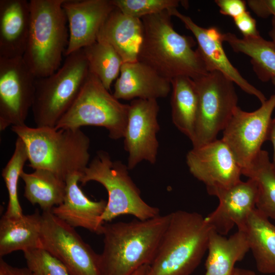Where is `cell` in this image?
Here are the masks:
<instances>
[{
    "label": "cell",
    "instance_id": "e0dca14e",
    "mask_svg": "<svg viewBox=\"0 0 275 275\" xmlns=\"http://www.w3.org/2000/svg\"><path fill=\"white\" fill-rule=\"evenodd\" d=\"M256 182L249 179L217 192L219 200L216 209L205 217L211 229L225 236L236 226L244 231L251 213L256 208L257 199Z\"/></svg>",
    "mask_w": 275,
    "mask_h": 275
},
{
    "label": "cell",
    "instance_id": "f546056e",
    "mask_svg": "<svg viewBox=\"0 0 275 275\" xmlns=\"http://www.w3.org/2000/svg\"><path fill=\"white\" fill-rule=\"evenodd\" d=\"M27 160L28 156L25 144L17 137L13 155L2 172L9 196L8 206L4 214L6 216L18 217L23 214L18 199V185L19 178Z\"/></svg>",
    "mask_w": 275,
    "mask_h": 275
},
{
    "label": "cell",
    "instance_id": "d4e9b609",
    "mask_svg": "<svg viewBox=\"0 0 275 275\" xmlns=\"http://www.w3.org/2000/svg\"><path fill=\"white\" fill-rule=\"evenodd\" d=\"M172 119L175 126L193 140L198 107V94L194 80L181 76L171 80Z\"/></svg>",
    "mask_w": 275,
    "mask_h": 275
},
{
    "label": "cell",
    "instance_id": "f1b7e54d",
    "mask_svg": "<svg viewBox=\"0 0 275 275\" xmlns=\"http://www.w3.org/2000/svg\"><path fill=\"white\" fill-rule=\"evenodd\" d=\"M82 50L89 72L97 77L107 90H110L123 64L121 58L109 44L102 40H97Z\"/></svg>",
    "mask_w": 275,
    "mask_h": 275
},
{
    "label": "cell",
    "instance_id": "836d02e7",
    "mask_svg": "<svg viewBox=\"0 0 275 275\" xmlns=\"http://www.w3.org/2000/svg\"><path fill=\"white\" fill-rule=\"evenodd\" d=\"M233 20L236 26L243 37H252L260 35L257 28L256 21L249 12L245 11L233 19Z\"/></svg>",
    "mask_w": 275,
    "mask_h": 275
},
{
    "label": "cell",
    "instance_id": "3957f363",
    "mask_svg": "<svg viewBox=\"0 0 275 275\" xmlns=\"http://www.w3.org/2000/svg\"><path fill=\"white\" fill-rule=\"evenodd\" d=\"M24 143L29 164L36 169L49 171L63 180L88 166L90 139L80 128L56 129L48 127L12 126Z\"/></svg>",
    "mask_w": 275,
    "mask_h": 275
},
{
    "label": "cell",
    "instance_id": "83f0119b",
    "mask_svg": "<svg viewBox=\"0 0 275 275\" xmlns=\"http://www.w3.org/2000/svg\"><path fill=\"white\" fill-rule=\"evenodd\" d=\"M242 175L253 179L257 186L256 208L275 220V167L268 152L261 150Z\"/></svg>",
    "mask_w": 275,
    "mask_h": 275
},
{
    "label": "cell",
    "instance_id": "9a60e30c",
    "mask_svg": "<svg viewBox=\"0 0 275 275\" xmlns=\"http://www.w3.org/2000/svg\"><path fill=\"white\" fill-rule=\"evenodd\" d=\"M169 12L172 16L179 18L194 35L198 45L197 49L208 72L222 73L244 92L256 97L261 103L267 100L264 95L245 79L229 61L223 46V33L217 28H203L190 17L179 12L177 8Z\"/></svg>",
    "mask_w": 275,
    "mask_h": 275
},
{
    "label": "cell",
    "instance_id": "8d00e7d4",
    "mask_svg": "<svg viewBox=\"0 0 275 275\" xmlns=\"http://www.w3.org/2000/svg\"><path fill=\"white\" fill-rule=\"evenodd\" d=\"M267 140L271 142L273 147V158L271 161L275 167V117L272 119L268 128Z\"/></svg>",
    "mask_w": 275,
    "mask_h": 275
},
{
    "label": "cell",
    "instance_id": "d590c367",
    "mask_svg": "<svg viewBox=\"0 0 275 275\" xmlns=\"http://www.w3.org/2000/svg\"><path fill=\"white\" fill-rule=\"evenodd\" d=\"M0 275H33L26 268L13 267L0 258Z\"/></svg>",
    "mask_w": 275,
    "mask_h": 275
},
{
    "label": "cell",
    "instance_id": "ac0fdd59",
    "mask_svg": "<svg viewBox=\"0 0 275 275\" xmlns=\"http://www.w3.org/2000/svg\"><path fill=\"white\" fill-rule=\"evenodd\" d=\"M80 173L69 175L65 180V195L63 203L52 208L51 212L69 226L86 229L102 234L103 222L101 216L107 202L89 199L78 185Z\"/></svg>",
    "mask_w": 275,
    "mask_h": 275
},
{
    "label": "cell",
    "instance_id": "ab89813d",
    "mask_svg": "<svg viewBox=\"0 0 275 275\" xmlns=\"http://www.w3.org/2000/svg\"><path fill=\"white\" fill-rule=\"evenodd\" d=\"M269 35L271 39V41L275 45V20L272 19V28L269 32Z\"/></svg>",
    "mask_w": 275,
    "mask_h": 275
},
{
    "label": "cell",
    "instance_id": "6da1fadb",
    "mask_svg": "<svg viewBox=\"0 0 275 275\" xmlns=\"http://www.w3.org/2000/svg\"><path fill=\"white\" fill-rule=\"evenodd\" d=\"M168 10L141 18L142 40L138 61L171 81L178 76L196 79L208 72L190 37L177 33Z\"/></svg>",
    "mask_w": 275,
    "mask_h": 275
},
{
    "label": "cell",
    "instance_id": "5b68a950",
    "mask_svg": "<svg viewBox=\"0 0 275 275\" xmlns=\"http://www.w3.org/2000/svg\"><path fill=\"white\" fill-rule=\"evenodd\" d=\"M65 0L30 1L31 22L23 59L36 78L48 76L61 66L69 41Z\"/></svg>",
    "mask_w": 275,
    "mask_h": 275
},
{
    "label": "cell",
    "instance_id": "7402d4cb",
    "mask_svg": "<svg viewBox=\"0 0 275 275\" xmlns=\"http://www.w3.org/2000/svg\"><path fill=\"white\" fill-rule=\"evenodd\" d=\"M42 216L38 211L0 220V258L13 252L41 248Z\"/></svg>",
    "mask_w": 275,
    "mask_h": 275
},
{
    "label": "cell",
    "instance_id": "5bb4252c",
    "mask_svg": "<svg viewBox=\"0 0 275 275\" xmlns=\"http://www.w3.org/2000/svg\"><path fill=\"white\" fill-rule=\"evenodd\" d=\"M129 105L123 138L124 149L128 154L127 167L130 170L143 160L151 164L156 161L159 107L155 99H135Z\"/></svg>",
    "mask_w": 275,
    "mask_h": 275
},
{
    "label": "cell",
    "instance_id": "cb8c5ba5",
    "mask_svg": "<svg viewBox=\"0 0 275 275\" xmlns=\"http://www.w3.org/2000/svg\"><path fill=\"white\" fill-rule=\"evenodd\" d=\"M257 270L275 273V226L256 208L251 213L245 229Z\"/></svg>",
    "mask_w": 275,
    "mask_h": 275
},
{
    "label": "cell",
    "instance_id": "7c38bea8",
    "mask_svg": "<svg viewBox=\"0 0 275 275\" xmlns=\"http://www.w3.org/2000/svg\"><path fill=\"white\" fill-rule=\"evenodd\" d=\"M36 77L23 57L0 58V130L25 125L32 108Z\"/></svg>",
    "mask_w": 275,
    "mask_h": 275
},
{
    "label": "cell",
    "instance_id": "7a4b0ae2",
    "mask_svg": "<svg viewBox=\"0 0 275 275\" xmlns=\"http://www.w3.org/2000/svg\"><path fill=\"white\" fill-rule=\"evenodd\" d=\"M170 218V213L146 220L104 223L101 275H131L142 266L150 265Z\"/></svg>",
    "mask_w": 275,
    "mask_h": 275
},
{
    "label": "cell",
    "instance_id": "74e56055",
    "mask_svg": "<svg viewBox=\"0 0 275 275\" xmlns=\"http://www.w3.org/2000/svg\"><path fill=\"white\" fill-rule=\"evenodd\" d=\"M231 275H256V273L249 269L235 267Z\"/></svg>",
    "mask_w": 275,
    "mask_h": 275
},
{
    "label": "cell",
    "instance_id": "1f68e13d",
    "mask_svg": "<svg viewBox=\"0 0 275 275\" xmlns=\"http://www.w3.org/2000/svg\"><path fill=\"white\" fill-rule=\"evenodd\" d=\"M27 268L33 275H69L66 267L42 248L23 252Z\"/></svg>",
    "mask_w": 275,
    "mask_h": 275
},
{
    "label": "cell",
    "instance_id": "4dcf8cb0",
    "mask_svg": "<svg viewBox=\"0 0 275 275\" xmlns=\"http://www.w3.org/2000/svg\"><path fill=\"white\" fill-rule=\"evenodd\" d=\"M124 14L141 19L165 10L177 8L183 1L179 0H111Z\"/></svg>",
    "mask_w": 275,
    "mask_h": 275
},
{
    "label": "cell",
    "instance_id": "603a6c76",
    "mask_svg": "<svg viewBox=\"0 0 275 275\" xmlns=\"http://www.w3.org/2000/svg\"><path fill=\"white\" fill-rule=\"evenodd\" d=\"M207 250L204 275H231L235 263L244 258L250 248L244 231L238 230L226 238L211 229Z\"/></svg>",
    "mask_w": 275,
    "mask_h": 275
},
{
    "label": "cell",
    "instance_id": "4fadbf2b",
    "mask_svg": "<svg viewBox=\"0 0 275 275\" xmlns=\"http://www.w3.org/2000/svg\"><path fill=\"white\" fill-rule=\"evenodd\" d=\"M186 159L190 173L205 184L210 195L241 181L242 169L222 139L193 147Z\"/></svg>",
    "mask_w": 275,
    "mask_h": 275
},
{
    "label": "cell",
    "instance_id": "d6986e66",
    "mask_svg": "<svg viewBox=\"0 0 275 275\" xmlns=\"http://www.w3.org/2000/svg\"><path fill=\"white\" fill-rule=\"evenodd\" d=\"M172 90L171 81L139 61L122 64L114 86L117 99H155L166 97Z\"/></svg>",
    "mask_w": 275,
    "mask_h": 275
},
{
    "label": "cell",
    "instance_id": "277c9868",
    "mask_svg": "<svg viewBox=\"0 0 275 275\" xmlns=\"http://www.w3.org/2000/svg\"><path fill=\"white\" fill-rule=\"evenodd\" d=\"M211 228L196 212L170 213L168 226L146 275H190L207 251Z\"/></svg>",
    "mask_w": 275,
    "mask_h": 275
},
{
    "label": "cell",
    "instance_id": "52a82bcc",
    "mask_svg": "<svg viewBox=\"0 0 275 275\" xmlns=\"http://www.w3.org/2000/svg\"><path fill=\"white\" fill-rule=\"evenodd\" d=\"M128 170L121 161L112 160L107 152L100 150L80 174L79 182L82 185L96 181L107 192L108 200L101 216L103 222H111L123 215H132L140 220L160 215L158 208L149 205L142 199Z\"/></svg>",
    "mask_w": 275,
    "mask_h": 275
},
{
    "label": "cell",
    "instance_id": "e575fe53",
    "mask_svg": "<svg viewBox=\"0 0 275 275\" xmlns=\"http://www.w3.org/2000/svg\"><path fill=\"white\" fill-rule=\"evenodd\" d=\"M246 4L258 17L266 18L272 15L275 20V0H248Z\"/></svg>",
    "mask_w": 275,
    "mask_h": 275
},
{
    "label": "cell",
    "instance_id": "44dd1931",
    "mask_svg": "<svg viewBox=\"0 0 275 275\" xmlns=\"http://www.w3.org/2000/svg\"><path fill=\"white\" fill-rule=\"evenodd\" d=\"M143 35L141 19L126 15L116 7L102 25L97 40L109 44L123 63L133 62L138 61Z\"/></svg>",
    "mask_w": 275,
    "mask_h": 275
},
{
    "label": "cell",
    "instance_id": "ffe728a7",
    "mask_svg": "<svg viewBox=\"0 0 275 275\" xmlns=\"http://www.w3.org/2000/svg\"><path fill=\"white\" fill-rule=\"evenodd\" d=\"M31 22L30 1L0 0V58L23 57Z\"/></svg>",
    "mask_w": 275,
    "mask_h": 275
},
{
    "label": "cell",
    "instance_id": "60d3db41",
    "mask_svg": "<svg viewBox=\"0 0 275 275\" xmlns=\"http://www.w3.org/2000/svg\"><path fill=\"white\" fill-rule=\"evenodd\" d=\"M271 81H272V84L274 85L275 87V78H272L271 79Z\"/></svg>",
    "mask_w": 275,
    "mask_h": 275
},
{
    "label": "cell",
    "instance_id": "8992f818",
    "mask_svg": "<svg viewBox=\"0 0 275 275\" xmlns=\"http://www.w3.org/2000/svg\"><path fill=\"white\" fill-rule=\"evenodd\" d=\"M89 72L81 49L67 56L53 74L36 78L32 110L36 127H56L76 100Z\"/></svg>",
    "mask_w": 275,
    "mask_h": 275
},
{
    "label": "cell",
    "instance_id": "4316f807",
    "mask_svg": "<svg viewBox=\"0 0 275 275\" xmlns=\"http://www.w3.org/2000/svg\"><path fill=\"white\" fill-rule=\"evenodd\" d=\"M20 178L25 184L24 196L32 204L39 205L43 211H51L63 203L66 183L52 172L41 169L31 173L23 171Z\"/></svg>",
    "mask_w": 275,
    "mask_h": 275
},
{
    "label": "cell",
    "instance_id": "ba28073f",
    "mask_svg": "<svg viewBox=\"0 0 275 275\" xmlns=\"http://www.w3.org/2000/svg\"><path fill=\"white\" fill-rule=\"evenodd\" d=\"M129 107L109 93L99 78L89 72L76 100L54 128L103 127L110 138L118 140L124 136Z\"/></svg>",
    "mask_w": 275,
    "mask_h": 275
},
{
    "label": "cell",
    "instance_id": "8fae6325",
    "mask_svg": "<svg viewBox=\"0 0 275 275\" xmlns=\"http://www.w3.org/2000/svg\"><path fill=\"white\" fill-rule=\"evenodd\" d=\"M275 109V94L261 103L257 110L248 112L237 107L223 130L221 139L239 166L246 168L267 141L271 115Z\"/></svg>",
    "mask_w": 275,
    "mask_h": 275
},
{
    "label": "cell",
    "instance_id": "30bf717a",
    "mask_svg": "<svg viewBox=\"0 0 275 275\" xmlns=\"http://www.w3.org/2000/svg\"><path fill=\"white\" fill-rule=\"evenodd\" d=\"M41 248L58 259L69 275H101L100 254L95 252L69 226L51 211H43Z\"/></svg>",
    "mask_w": 275,
    "mask_h": 275
},
{
    "label": "cell",
    "instance_id": "9c48e42d",
    "mask_svg": "<svg viewBox=\"0 0 275 275\" xmlns=\"http://www.w3.org/2000/svg\"><path fill=\"white\" fill-rule=\"evenodd\" d=\"M198 94V107L193 147L216 139L237 107L234 83L222 73L208 72L193 79Z\"/></svg>",
    "mask_w": 275,
    "mask_h": 275
},
{
    "label": "cell",
    "instance_id": "484cf974",
    "mask_svg": "<svg viewBox=\"0 0 275 275\" xmlns=\"http://www.w3.org/2000/svg\"><path fill=\"white\" fill-rule=\"evenodd\" d=\"M223 40L236 52L243 53L251 59L253 69L263 82L275 78V45L260 35L239 38L234 34H223Z\"/></svg>",
    "mask_w": 275,
    "mask_h": 275
},
{
    "label": "cell",
    "instance_id": "f35d334b",
    "mask_svg": "<svg viewBox=\"0 0 275 275\" xmlns=\"http://www.w3.org/2000/svg\"><path fill=\"white\" fill-rule=\"evenodd\" d=\"M149 267V265H144L134 271L131 275H146L148 270Z\"/></svg>",
    "mask_w": 275,
    "mask_h": 275
},
{
    "label": "cell",
    "instance_id": "d6a6232c",
    "mask_svg": "<svg viewBox=\"0 0 275 275\" xmlns=\"http://www.w3.org/2000/svg\"><path fill=\"white\" fill-rule=\"evenodd\" d=\"M219 12L233 19L246 11V2L242 0H215Z\"/></svg>",
    "mask_w": 275,
    "mask_h": 275
},
{
    "label": "cell",
    "instance_id": "2e32d148",
    "mask_svg": "<svg viewBox=\"0 0 275 275\" xmlns=\"http://www.w3.org/2000/svg\"><path fill=\"white\" fill-rule=\"evenodd\" d=\"M62 7L69 31L66 57L97 41L102 25L116 8L111 0H65Z\"/></svg>",
    "mask_w": 275,
    "mask_h": 275
}]
</instances>
